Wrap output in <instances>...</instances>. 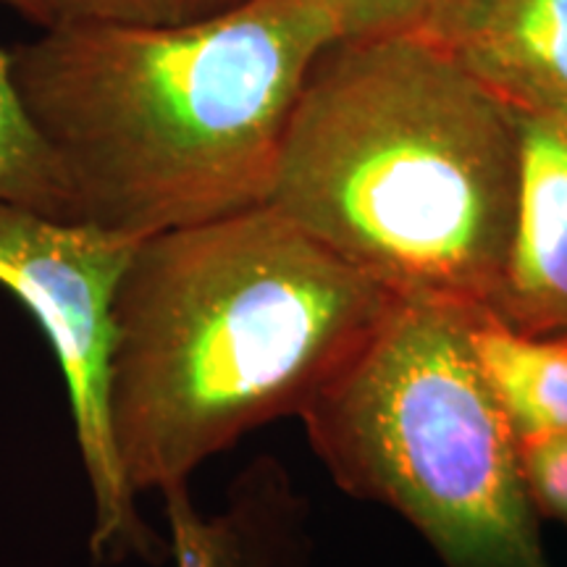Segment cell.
<instances>
[{"label":"cell","instance_id":"6da1fadb","mask_svg":"<svg viewBox=\"0 0 567 567\" xmlns=\"http://www.w3.org/2000/svg\"><path fill=\"white\" fill-rule=\"evenodd\" d=\"M337 40L313 0H243L187 24L55 21L11 63L76 221L145 239L268 205L305 82Z\"/></svg>","mask_w":567,"mask_h":567},{"label":"cell","instance_id":"7a4b0ae2","mask_svg":"<svg viewBox=\"0 0 567 567\" xmlns=\"http://www.w3.org/2000/svg\"><path fill=\"white\" fill-rule=\"evenodd\" d=\"M396 300L274 205L145 237L116 295L113 436L134 494L300 415Z\"/></svg>","mask_w":567,"mask_h":567},{"label":"cell","instance_id":"3957f363","mask_svg":"<svg viewBox=\"0 0 567 567\" xmlns=\"http://www.w3.org/2000/svg\"><path fill=\"white\" fill-rule=\"evenodd\" d=\"M515 113L421 34L337 40L268 205L396 302L494 310L515 231Z\"/></svg>","mask_w":567,"mask_h":567},{"label":"cell","instance_id":"277c9868","mask_svg":"<svg viewBox=\"0 0 567 567\" xmlns=\"http://www.w3.org/2000/svg\"><path fill=\"white\" fill-rule=\"evenodd\" d=\"M471 313L396 302L305 410V431L339 488L408 517L446 567H551Z\"/></svg>","mask_w":567,"mask_h":567},{"label":"cell","instance_id":"5b68a950","mask_svg":"<svg viewBox=\"0 0 567 567\" xmlns=\"http://www.w3.org/2000/svg\"><path fill=\"white\" fill-rule=\"evenodd\" d=\"M140 237L0 203V287L30 310L66 381L76 446L92 492L97 563L151 559L158 538L137 513L113 436L116 295Z\"/></svg>","mask_w":567,"mask_h":567},{"label":"cell","instance_id":"8992f818","mask_svg":"<svg viewBox=\"0 0 567 567\" xmlns=\"http://www.w3.org/2000/svg\"><path fill=\"white\" fill-rule=\"evenodd\" d=\"M413 34L513 113L567 116V0H442Z\"/></svg>","mask_w":567,"mask_h":567},{"label":"cell","instance_id":"52a82bcc","mask_svg":"<svg viewBox=\"0 0 567 567\" xmlns=\"http://www.w3.org/2000/svg\"><path fill=\"white\" fill-rule=\"evenodd\" d=\"M520 132L515 231L494 310L530 337H567V116L515 113Z\"/></svg>","mask_w":567,"mask_h":567},{"label":"cell","instance_id":"ba28073f","mask_svg":"<svg viewBox=\"0 0 567 567\" xmlns=\"http://www.w3.org/2000/svg\"><path fill=\"white\" fill-rule=\"evenodd\" d=\"M473 358L517 442L567 434V337H530L492 310H473Z\"/></svg>","mask_w":567,"mask_h":567},{"label":"cell","instance_id":"9c48e42d","mask_svg":"<svg viewBox=\"0 0 567 567\" xmlns=\"http://www.w3.org/2000/svg\"><path fill=\"white\" fill-rule=\"evenodd\" d=\"M161 494L176 567H271V505L279 499L271 486L268 494L250 492L239 505L210 517L195 507L187 484L168 486Z\"/></svg>","mask_w":567,"mask_h":567},{"label":"cell","instance_id":"30bf717a","mask_svg":"<svg viewBox=\"0 0 567 567\" xmlns=\"http://www.w3.org/2000/svg\"><path fill=\"white\" fill-rule=\"evenodd\" d=\"M0 203L76 221L74 193L21 101L11 51L0 48Z\"/></svg>","mask_w":567,"mask_h":567},{"label":"cell","instance_id":"8fae6325","mask_svg":"<svg viewBox=\"0 0 567 567\" xmlns=\"http://www.w3.org/2000/svg\"><path fill=\"white\" fill-rule=\"evenodd\" d=\"M55 21L105 24H187L216 17L243 0H45Z\"/></svg>","mask_w":567,"mask_h":567},{"label":"cell","instance_id":"7c38bea8","mask_svg":"<svg viewBox=\"0 0 567 567\" xmlns=\"http://www.w3.org/2000/svg\"><path fill=\"white\" fill-rule=\"evenodd\" d=\"M337 24L339 40H373L408 34L429 19L442 0H313Z\"/></svg>","mask_w":567,"mask_h":567},{"label":"cell","instance_id":"4fadbf2b","mask_svg":"<svg viewBox=\"0 0 567 567\" xmlns=\"http://www.w3.org/2000/svg\"><path fill=\"white\" fill-rule=\"evenodd\" d=\"M520 471L536 513L567 528V434L517 442Z\"/></svg>","mask_w":567,"mask_h":567},{"label":"cell","instance_id":"5bb4252c","mask_svg":"<svg viewBox=\"0 0 567 567\" xmlns=\"http://www.w3.org/2000/svg\"><path fill=\"white\" fill-rule=\"evenodd\" d=\"M3 6H9L11 11H17L19 17H24L32 24H38L40 30L42 27H51L53 24V13L48 9L45 0H0Z\"/></svg>","mask_w":567,"mask_h":567}]
</instances>
